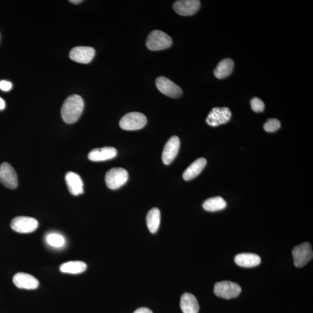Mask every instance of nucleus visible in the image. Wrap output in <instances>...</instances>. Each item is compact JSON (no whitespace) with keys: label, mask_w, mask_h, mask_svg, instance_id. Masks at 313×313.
Segmentation results:
<instances>
[{"label":"nucleus","mask_w":313,"mask_h":313,"mask_svg":"<svg viewBox=\"0 0 313 313\" xmlns=\"http://www.w3.org/2000/svg\"><path fill=\"white\" fill-rule=\"evenodd\" d=\"M250 106H251L252 109L256 113L262 112L264 109V104L263 101L258 97H253V98L250 101Z\"/></svg>","instance_id":"obj_26"},{"label":"nucleus","mask_w":313,"mask_h":313,"mask_svg":"<svg viewBox=\"0 0 313 313\" xmlns=\"http://www.w3.org/2000/svg\"><path fill=\"white\" fill-rule=\"evenodd\" d=\"M235 261L239 266L249 268L258 266L261 262V259L256 254L244 253L236 255Z\"/></svg>","instance_id":"obj_18"},{"label":"nucleus","mask_w":313,"mask_h":313,"mask_svg":"<svg viewBox=\"0 0 313 313\" xmlns=\"http://www.w3.org/2000/svg\"><path fill=\"white\" fill-rule=\"evenodd\" d=\"M147 118L144 114L132 112L125 114L120 121V126L123 130L135 131L141 130L147 124Z\"/></svg>","instance_id":"obj_3"},{"label":"nucleus","mask_w":313,"mask_h":313,"mask_svg":"<svg viewBox=\"0 0 313 313\" xmlns=\"http://www.w3.org/2000/svg\"><path fill=\"white\" fill-rule=\"evenodd\" d=\"M206 164V159L200 158L196 159L184 172L183 179L188 181L195 178L202 172Z\"/></svg>","instance_id":"obj_19"},{"label":"nucleus","mask_w":313,"mask_h":313,"mask_svg":"<svg viewBox=\"0 0 313 313\" xmlns=\"http://www.w3.org/2000/svg\"><path fill=\"white\" fill-rule=\"evenodd\" d=\"M235 63L231 59L226 58L219 63L214 70V75L217 78L223 79L232 74Z\"/></svg>","instance_id":"obj_20"},{"label":"nucleus","mask_w":313,"mask_h":313,"mask_svg":"<svg viewBox=\"0 0 313 313\" xmlns=\"http://www.w3.org/2000/svg\"><path fill=\"white\" fill-rule=\"evenodd\" d=\"M95 55V50L92 47H77L70 52L69 57L73 61L87 64L92 61Z\"/></svg>","instance_id":"obj_13"},{"label":"nucleus","mask_w":313,"mask_h":313,"mask_svg":"<svg viewBox=\"0 0 313 313\" xmlns=\"http://www.w3.org/2000/svg\"><path fill=\"white\" fill-rule=\"evenodd\" d=\"M227 203L224 198L221 197H216L209 198L204 201L203 204V208L205 211L215 212L224 210Z\"/></svg>","instance_id":"obj_23"},{"label":"nucleus","mask_w":313,"mask_h":313,"mask_svg":"<svg viewBox=\"0 0 313 313\" xmlns=\"http://www.w3.org/2000/svg\"><path fill=\"white\" fill-rule=\"evenodd\" d=\"M0 182L8 189H15L17 186V174L9 163L3 162L0 165Z\"/></svg>","instance_id":"obj_10"},{"label":"nucleus","mask_w":313,"mask_h":313,"mask_svg":"<svg viewBox=\"0 0 313 313\" xmlns=\"http://www.w3.org/2000/svg\"><path fill=\"white\" fill-rule=\"evenodd\" d=\"M46 242L49 245L54 248H61L65 244L64 236L58 234V233H50L46 236Z\"/></svg>","instance_id":"obj_24"},{"label":"nucleus","mask_w":313,"mask_h":313,"mask_svg":"<svg viewBox=\"0 0 313 313\" xmlns=\"http://www.w3.org/2000/svg\"><path fill=\"white\" fill-rule=\"evenodd\" d=\"M128 180V173L122 168H114L108 170L105 182L110 189L116 190L124 185Z\"/></svg>","instance_id":"obj_4"},{"label":"nucleus","mask_w":313,"mask_h":313,"mask_svg":"<svg viewBox=\"0 0 313 313\" xmlns=\"http://www.w3.org/2000/svg\"><path fill=\"white\" fill-rule=\"evenodd\" d=\"M241 292V288L238 284L229 281L219 282L214 287L215 294L226 299L237 297Z\"/></svg>","instance_id":"obj_5"},{"label":"nucleus","mask_w":313,"mask_h":313,"mask_svg":"<svg viewBox=\"0 0 313 313\" xmlns=\"http://www.w3.org/2000/svg\"><path fill=\"white\" fill-rule=\"evenodd\" d=\"M5 103L1 97H0V110H2L5 109Z\"/></svg>","instance_id":"obj_29"},{"label":"nucleus","mask_w":313,"mask_h":313,"mask_svg":"<svg viewBox=\"0 0 313 313\" xmlns=\"http://www.w3.org/2000/svg\"><path fill=\"white\" fill-rule=\"evenodd\" d=\"M180 308L183 313H198L199 304L194 296L190 293H184L180 299Z\"/></svg>","instance_id":"obj_17"},{"label":"nucleus","mask_w":313,"mask_h":313,"mask_svg":"<svg viewBox=\"0 0 313 313\" xmlns=\"http://www.w3.org/2000/svg\"><path fill=\"white\" fill-rule=\"evenodd\" d=\"M294 264L297 267H302L311 261L313 256L311 243L304 242L295 246L292 250Z\"/></svg>","instance_id":"obj_6"},{"label":"nucleus","mask_w":313,"mask_h":313,"mask_svg":"<svg viewBox=\"0 0 313 313\" xmlns=\"http://www.w3.org/2000/svg\"><path fill=\"white\" fill-rule=\"evenodd\" d=\"M134 313H153V312L148 308H141L137 309Z\"/></svg>","instance_id":"obj_28"},{"label":"nucleus","mask_w":313,"mask_h":313,"mask_svg":"<svg viewBox=\"0 0 313 313\" xmlns=\"http://www.w3.org/2000/svg\"><path fill=\"white\" fill-rule=\"evenodd\" d=\"M232 113L228 107H215L208 115L207 123L211 127L227 123L231 120Z\"/></svg>","instance_id":"obj_9"},{"label":"nucleus","mask_w":313,"mask_h":313,"mask_svg":"<svg viewBox=\"0 0 313 313\" xmlns=\"http://www.w3.org/2000/svg\"><path fill=\"white\" fill-rule=\"evenodd\" d=\"M65 180L68 189L73 196H78L83 193V184L81 177L78 173L69 172L66 173Z\"/></svg>","instance_id":"obj_16"},{"label":"nucleus","mask_w":313,"mask_h":313,"mask_svg":"<svg viewBox=\"0 0 313 313\" xmlns=\"http://www.w3.org/2000/svg\"><path fill=\"white\" fill-rule=\"evenodd\" d=\"M12 88V83L6 80L0 81V89L3 91H9Z\"/></svg>","instance_id":"obj_27"},{"label":"nucleus","mask_w":313,"mask_h":313,"mask_svg":"<svg viewBox=\"0 0 313 313\" xmlns=\"http://www.w3.org/2000/svg\"><path fill=\"white\" fill-rule=\"evenodd\" d=\"M156 85L160 92L172 98H179L182 95L180 87L168 78L160 76L156 79Z\"/></svg>","instance_id":"obj_8"},{"label":"nucleus","mask_w":313,"mask_h":313,"mask_svg":"<svg viewBox=\"0 0 313 313\" xmlns=\"http://www.w3.org/2000/svg\"><path fill=\"white\" fill-rule=\"evenodd\" d=\"M117 151L113 147L95 149L88 154V158L92 161H103L116 157Z\"/></svg>","instance_id":"obj_15"},{"label":"nucleus","mask_w":313,"mask_h":313,"mask_svg":"<svg viewBox=\"0 0 313 313\" xmlns=\"http://www.w3.org/2000/svg\"><path fill=\"white\" fill-rule=\"evenodd\" d=\"M87 269V265L82 261H70L62 263L60 266V271L64 273L78 274L84 272Z\"/></svg>","instance_id":"obj_21"},{"label":"nucleus","mask_w":313,"mask_h":313,"mask_svg":"<svg viewBox=\"0 0 313 313\" xmlns=\"http://www.w3.org/2000/svg\"><path fill=\"white\" fill-rule=\"evenodd\" d=\"M82 1H82V0H71V1H69V2L75 3V4H78V3H80Z\"/></svg>","instance_id":"obj_30"},{"label":"nucleus","mask_w":313,"mask_h":313,"mask_svg":"<svg viewBox=\"0 0 313 313\" xmlns=\"http://www.w3.org/2000/svg\"><path fill=\"white\" fill-rule=\"evenodd\" d=\"M180 139L176 136L170 138L165 145L162 154L163 163L169 165L176 158L180 149Z\"/></svg>","instance_id":"obj_12"},{"label":"nucleus","mask_w":313,"mask_h":313,"mask_svg":"<svg viewBox=\"0 0 313 313\" xmlns=\"http://www.w3.org/2000/svg\"><path fill=\"white\" fill-rule=\"evenodd\" d=\"M15 286L24 290H36L39 286V281L36 277L25 273H17L13 277Z\"/></svg>","instance_id":"obj_14"},{"label":"nucleus","mask_w":313,"mask_h":313,"mask_svg":"<svg viewBox=\"0 0 313 313\" xmlns=\"http://www.w3.org/2000/svg\"><path fill=\"white\" fill-rule=\"evenodd\" d=\"M161 221V214L157 208L150 210L146 217V223L149 231L153 234L157 232Z\"/></svg>","instance_id":"obj_22"},{"label":"nucleus","mask_w":313,"mask_h":313,"mask_svg":"<svg viewBox=\"0 0 313 313\" xmlns=\"http://www.w3.org/2000/svg\"><path fill=\"white\" fill-rule=\"evenodd\" d=\"M281 127V123L279 120L276 118H271L268 120L265 124H264V130L267 132H274Z\"/></svg>","instance_id":"obj_25"},{"label":"nucleus","mask_w":313,"mask_h":313,"mask_svg":"<svg viewBox=\"0 0 313 313\" xmlns=\"http://www.w3.org/2000/svg\"><path fill=\"white\" fill-rule=\"evenodd\" d=\"M201 2L198 0H179L174 2L173 8L180 15L191 16L200 9Z\"/></svg>","instance_id":"obj_11"},{"label":"nucleus","mask_w":313,"mask_h":313,"mask_svg":"<svg viewBox=\"0 0 313 313\" xmlns=\"http://www.w3.org/2000/svg\"><path fill=\"white\" fill-rule=\"evenodd\" d=\"M172 38L161 30H156L149 34L146 47L151 51H161L171 47Z\"/></svg>","instance_id":"obj_2"},{"label":"nucleus","mask_w":313,"mask_h":313,"mask_svg":"<svg viewBox=\"0 0 313 313\" xmlns=\"http://www.w3.org/2000/svg\"><path fill=\"white\" fill-rule=\"evenodd\" d=\"M38 222L36 219L28 217H17L10 223V227L14 231L26 234L34 232L38 228Z\"/></svg>","instance_id":"obj_7"},{"label":"nucleus","mask_w":313,"mask_h":313,"mask_svg":"<svg viewBox=\"0 0 313 313\" xmlns=\"http://www.w3.org/2000/svg\"><path fill=\"white\" fill-rule=\"evenodd\" d=\"M84 108V102L78 95L70 96L63 104L61 116L63 120L68 124L76 123L81 116Z\"/></svg>","instance_id":"obj_1"}]
</instances>
